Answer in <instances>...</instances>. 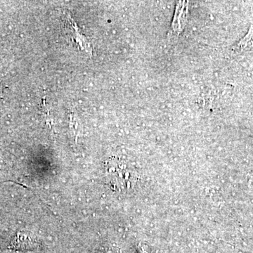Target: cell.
<instances>
[{
    "mask_svg": "<svg viewBox=\"0 0 253 253\" xmlns=\"http://www.w3.org/2000/svg\"><path fill=\"white\" fill-rule=\"evenodd\" d=\"M108 167L111 182L118 183V185L124 186L128 179V173L126 172V168L123 164L120 163L119 161H111Z\"/></svg>",
    "mask_w": 253,
    "mask_h": 253,
    "instance_id": "6da1fadb",
    "label": "cell"
},
{
    "mask_svg": "<svg viewBox=\"0 0 253 253\" xmlns=\"http://www.w3.org/2000/svg\"><path fill=\"white\" fill-rule=\"evenodd\" d=\"M236 49L241 51H253V25L251 26L249 33L239 42L236 46Z\"/></svg>",
    "mask_w": 253,
    "mask_h": 253,
    "instance_id": "3957f363",
    "label": "cell"
},
{
    "mask_svg": "<svg viewBox=\"0 0 253 253\" xmlns=\"http://www.w3.org/2000/svg\"><path fill=\"white\" fill-rule=\"evenodd\" d=\"M38 246V241L36 238L28 232L18 234L11 243V246L17 250H33Z\"/></svg>",
    "mask_w": 253,
    "mask_h": 253,
    "instance_id": "7a4b0ae2",
    "label": "cell"
}]
</instances>
